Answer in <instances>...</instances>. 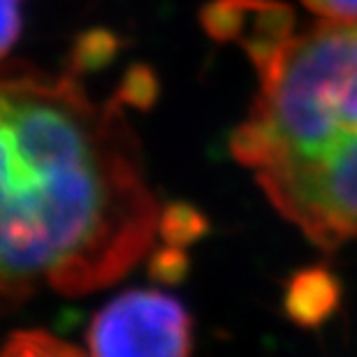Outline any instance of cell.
<instances>
[{
	"instance_id": "obj_1",
	"label": "cell",
	"mask_w": 357,
	"mask_h": 357,
	"mask_svg": "<svg viewBox=\"0 0 357 357\" xmlns=\"http://www.w3.org/2000/svg\"><path fill=\"white\" fill-rule=\"evenodd\" d=\"M89 70L0 66V316L42 290L86 295L151 251L162 209L146 183L123 107L149 105L153 77L132 68L109 98Z\"/></svg>"
},
{
	"instance_id": "obj_2",
	"label": "cell",
	"mask_w": 357,
	"mask_h": 357,
	"mask_svg": "<svg viewBox=\"0 0 357 357\" xmlns=\"http://www.w3.org/2000/svg\"><path fill=\"white\" fill-rule=\"evenodd\" d=\"M253 68L260 91L232 155L318 248L357 239V21L295 31Z\"/></svg>"
},
{
	"instance_id": "obj_3",
	"label": "cell",
	"mask_w": 357,
	"mask_h": 357,
	"mask_svg": "<svg viewBox=\"0 0 357 357\" xmlns=\"http://www.w3.org/2000/svg\"><path fill=\"white\" fill-rule=\"evenodd\" d=\"M86 344L102 357H183L192 351V318L162 290H126L93 316Z\"/></svg>"
},
{
	"instance_id": "obj_4",
	"label": "cell",
	"mask_w": 357,
	"mask_h": 357,
	"mask_svg": "<svg viewBox=\"0 0 357 357\" xmlns=\"http://www.w3.org/2000/svg\"><path fill=\"white\" fill-rule=\"evenodd\" d=\"M202 24L216 40L239 45L253 66L295 35V14L278 0H213Z\"/></svg>"
},
{
	"instance_id": "obj_5",
	"label": "cell",
	"mask_w": 357,
	"mask_h": 357,
	"mask_svg": "<svg viewBox=\"0 0 357 357\" xmlns=\"http://www.w3.org/2000/svg\"><path fill=\"white\" fill-rule=\"evenodd\" d=\"M339 281L327 269H304L285 290V313L297 325L316 327L337 309Z\"/></svg>"
},
{
	"instance_id": "obj_6",
	"label": "cell",
	"mask_w": 357,
	"mask_h": 357,
	"mask_svg": "<svg viewBox=\"0 0 357 357\" xmlns=\"http://www.w3.org/2000/svg\"><path fill=\"white\" fill-rule=\"evenodd\" d=\"M206 230L204 218L190 206H169L162 209L160 218V237L169 246H183L195 241Z\"/></svg>"
},
{
	"instance_id": "obj_7",
	"label": "cell",
	"mask_w": 357,
	"mask_h": 357,
	"mask_svg": "<svg viewBox=\"0 0 357 357\" xmlns=\"http://www.w3.org/2000/svg\"><path fill=\"white\" fill-rule=\"evenodd\" d=\"M7 355H61V353H79L77 346L63 344L59 337H52L47 332H17L7 339L3 348Z\"/></svg>"
},
{
	"instance_id": "obj_8",
	"label": "cell",
	"mask_w": 357,
	"mask_h": 357,
	"mask_svg": "<svg viewBox=\"0 0 357 357\" xmlns=\"http://www.w3.org/2000/svg\"><path fill=\"white\" fill-rule=\"evenodd\" d=\"M21 7L24 0H0V63L10 56L24 28Z\"/></svg>"
},
{
	"instance_id": "obj_9",
	"label": "cell",
	"mask_w": 357,
	"mask_h": 357,
	"mask_svg": "<svg viewBox=\"0 0 357 357\" xmlns=\"http://www.w3.org/2000/svg\"><path fill=\"white\" fill-rule=\"evenodd\" d=\"M306 10L325 21H357V0H302Z\"/></svg>"
}]
</instances>
